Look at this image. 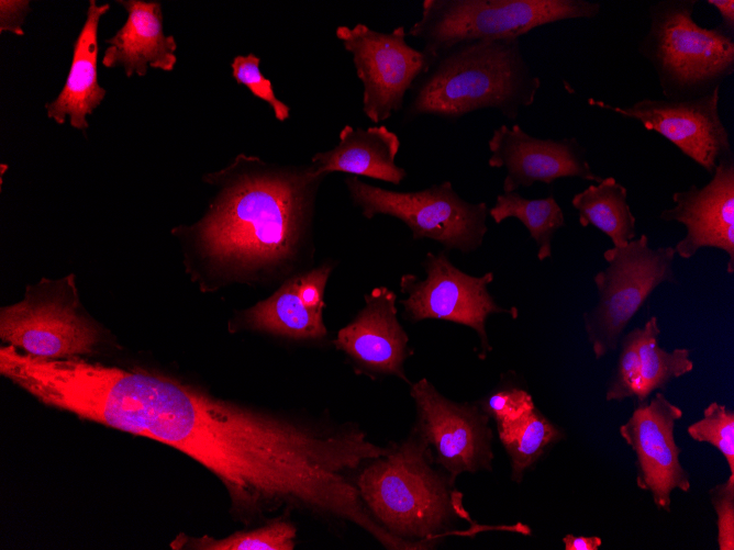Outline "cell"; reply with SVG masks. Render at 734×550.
I'll return each instance as SVG.
<instances>
[{"mask_svg": "<svg viewBox=\"0 0 734 550\" xmlns=\"http://www.w3.org/2000/svg\"><path fill=\"white\" fill-rule=\"evenodd\" d=\"M324 178L311 162L287 166L238 155L209 176L220 191L205 215L180 228L225 277L279 279L313 252L315 199Z\"/></svg>", "mask_w": 734, "mask_h": 550, "instance_id": "6da1fadb", "label": "cell"}, {"mask_svg": "<svg viewBox=\"0 0 734 550\" xmlns=\"http://www.w3.org/2000/svg\"><path fill=\"white\" fill-rule=\"evenodd\" d=\"M541 86L520 38L465 43L441 54L414 82L404 119L433 115L456 121L492 109L514 121L534 103Z\"/></svg>", "mask_w": 734, "mask_h": 550, "instance_id": "7a4b0ae2", "label": "cell"}, {"mask_svg": "<svg viewBox=\"0 0 734 550\" xmlns=\"http://www.w3.org/2000/svg\"><path fill=\"white\" fill-rule=\"evenodd\" d=\"M431 460L429 444L414 430L388 454L371 460L357 479L372 517L404 540L427 542L442 536L455 518L469 519L454 481L432 469Z\"/></svg>", "mask_w": 734, "mask_h": 550, "instance_id": "3957f363", "label": "cell"}, {"mask_svg": "<svg viewBox=\"0 0 734 550\" xmlns=\"http://www.w3.org/2000/svg\"><path fill=\"white\" fill-rule=\"evenodd\" d=\"M697 0H659L648 8V29L637 50L668 100H687L721 88L734 72V35L694 20Z\"/></svg>", "mask_w": 734, "mask_h": 550, "instance_id": "277c9868", "label": "cell"}, {"mask_svg": "<svg viewBox=\"0 0 734 550\" xmlns=\"http://www.w3.org/2000/svg\"><path fill=\"white\" fill-rule=\"evenodd\" d=\"M600 10L589 0H424L408 35L435 60L460 44L515 40L542 25L593 19Z\"/></svg>", "mask_w": 734, "mask_h": 550, "instance_id": "5b68a950", "label": "cell"}, {"mask_svg": "<svg viewBox=\"0 0 734 550\" xmlns=\"http://www.w3.org/2000/svg\"><path fill=\"white\" fill-rule=\"evenodd\" d=\"M672 246L653 248L642 234L603 252L607 267L593 276L598 303L583 313V327L596 359L618 348L623 330L663 283H677Z\"/></svg>", "mask_w": 734, "mask_h": 550, "instance_id": "8992f818", "label": "cell"}, {"mask_svg": "<svg viewBox=\"0 0 734 550\" xmlns=\"http://www.w3.org/2000/svg\"><path fill=\"white\" fill-rule=\"evenodd\" d=\"M344 182L353 205L364 217H396L409 227L413 240L427 238L441 244L446 251L469 254L481 247L488 232L486 202L464 200L451 181L412 192L386 190L353 175Z\"/></svg>", "mask_w": 734, "mask_h": 550, "instance_id": "52a82bcc", "label": "cell"}, {"mask_svg": "<svg viewBox=\"0 0 734 550\" xmlns=\"http://www.w3.org/2000/svg\"><path fill=\"white\" fill-rule=\"evenodd\" d=\"M0 337L27 355L68 359L93 352L100 341L98 325L79 308L70 274L29 287L25 296L0 312Z\"/></svg>", "mask_w": 734, "mask_h": 550, "instance_id": "ba28073f", "label": "cell"}, {"mask_svg": "<svg viewBox=\"0 0 734 550\" xmlns=\"http://www.w3.org/2000/svg\"><path fill=\"white\" fill-rule=\"evenodd\" d=\"M336 37L352 54L356 75L363 83V111L372 123L399 112L405 94L435 61L424 49L407 43L408 32L400 25L390 33L366 24L341 25Z\"/></svg>", "mask_w": 734, "mask_h": 550, "instance_id": "9c48e42d", "label": "cell"}, {"mask_svg": "<svg viewBox=\"0 0 734 550\" xmlns=\"http://www.w3.org/2000/svg\"><path fill=\"white\" fill-rule=\"evenodd\" d=\"M425 278L407 273L400 278L401 292L408 295L401 301L410 321L443 319L472 328L480 339L479 358H486L491 346L486 322L491 314L504 313L518 317V308H504L497 304L489 292L494 274H468L449 260L446 250L427 252L422 262Z\"/></svg>", "mask_w": 734, "mask_h": 550, "instance_id": "30bf717a", "label": "cell"}, {"mask_svg": "<svg viewBox=\"0 0 734 550\" xmlns=\"http://www.w3.org/2000/svg\"><path fill=\"white\" fill-rule=\"evenodd\" d=\"M720 91L687 100L644 98L631 105L588 99V104L640 122L668 139L710 176L732 151L730 134L720 114Z\"/></svg>", "mask_w": 734, "mask_h": 550, "instance_id": "8fae6325", "label": "cell"}, {"mask_svg": "<svg viewBox=\"0 0 734 550\" xmlns=\"http://www.w3.org/2000/svg\"><path fill=\"white\" fill-rule=\"evenodd\" d=\"M410 394L418 412L415 430L434 447L436 462L452 481L463 472L491 470L492 431L485 412L449 401L424 378L411 385Z\"/></svg>", "mask_w": 734, "mask_h": 550, "instance_id": "7c38bea8", "label": "cell"}, {"mask_svg": "<svg viewBox=\"0 0 734 550\" xmlns=\"http://www.w3.org/2000/svg\"><path fill=\"white\" fill-rule=\"evenodd\" d=\"M682 416L679 406L657 392L649 402L643 401L619 429L636 456L637 486L649 492L655 505L668 513L672 491L688 492L691 486L675 440L676 423Z\"/></svg>", "mask_w": 734, "mask_h": 550, "instance_id": "4fadbf2b", "label": "cell"}, {"mask_svg": "<svg viewBox=\"0 0 734 550\" xmlns=\"http://www.w3.org/2000/svg\"><path fill=\"white\" fill-rule=\"evenodd\" d=\"M488 165L504 168L503 192L530 188L535 182L552 184L561 178L600 182L590 166L586 149L576 137L538 138L520 124L494 128L488 141Z\"/></svg>", "mask_w": 734, "mask_h": 550, "instance_id": "5bb4252c", "label": "cell"}, {"mask_svg": "<svg viewBox=\"0 0 734 550\" xmlns=\"http://www.w3.org/2000/svg\"><path fill=\"white\" fill-rule=\"evenodd\" d=\"M674 205L659 218L686 227V235L674 247L676 255L692 258L699 249L711 247L727 257L726 272H734V155L718 164L711 180L702 187L690 186L671 197Z\"/></svg>", "mask_w": 734, "mask_h": 550, "instance_id": "9a60e30c", "label": "cell"}, {"mask_svg": "<svg viewBox=\"0 0 734 550\" xmlns=\"http://www.w3.org/2000/svg\"><path fill=\"white\" fill-rule=\"evenodd\" d=\"M332 270V262H325L289 277L269 298L242 312L234 327L294 340L324 338V292Z\"/></svg>", "mask_w": 734, "mask_h": 550, "instance_id": "2e32d148", "label": "cell"}, {"mask_svg": "<svg viewBox=\"0 0 734 550\" xmlns=\"http://www.w3.org/2000/svg\"><path fill=\"white\" fill-rule=\"evenodd\" d=\"M397 295L386 287L365 295V306L333 340L354 366L370 374H392L408 382L403 363L408 335L397 318Z\"/></svg>", "mask_w": 734, "mask_h": 550, "instance_id": "e0dca14e", "label": "cell"}, {"mask_svg": "<svg viewBox=\"0 0 734 550\" xmlns=\"http://www.w3.org/2000/svg\"><path fill=\"white\" fill-rule=\"evenodd\" d=\"M126 11L127 20L104 52L102 64L108 67L123 66L127 77L133 74L144 76L147 68L165 71L174 69L177 44L174 36L163 30L160 3L157 1H119Z\"/></svg>", "mask_w": 734, "mask_h": 550, "instance_id": "ac0fdd59", "label": "cell"}, {"mask_svg": "<svg viewBox=\"0 0 734 550\" xmlns=\"http://www.w3.org/2000/svg\"><path fill=\"white\" fill-rule=\"evenodd\" d=\"M399 149L398 135L383 125L367 128L345 125L337 145L316 153L311 164L325 177L338 171L399 184L407 177V171L396 165Z\"/></svg>", "mask_w": 734, "mask_h": 550, "instance_id": "d6986e66", "label": "cell"}, {"mask_svg": "<svg viewBox=\"0 0 734 550\" xmlns=\"http://www.w3.org/2000/svg\"><path fill=\"white\" fill-rule=\"evenodd\" d=\"M108 3L98 5L91 0L86 22L75 42L70 70L58 97L46 104L47 115L58 124L69 117L75 128L88 127L87 115L101 103L105 90L98 83V25L100 18L109 10Z\"/></svg>", "mask_w": 734, "mask_h": 550, "instance_id": "ffe728a7", "label": "cell"}, {"mask_svg": "<svg viewBox=\"0 0 734 550\" xmlns=\"http://www.w3.org/2000/svg\"><path fill=\"white\" fill-rule=\"evenodd\" d=\"M571 205L580 225L594 226L611 239L613 247H622L636 237V218L627 203V190L613 177L602 178L576 193Z\"/></svg>", "mask_w": 734, "mask_h": 550, "instance_id": "44dd1931", "label": "cell"}, {"mask_svg": "<svg viewBox=\"0 0 734 550\" xmlns=\"http://www.w3.org/2000/svg\"><path fill=\"white\" fill-rule=\"evenodd\" d=\"M489 216L496 224L509 217L519 220L530 233L537 247V259L544 261L553 255V240L558 229L565 226V216L555 197L527 199L518 191L498 194Z\"/></svg>", "mask_w": 734, "mask_h": 550, "instance_id": "7402d4cb", "label": "cell"}, {"mask_svg": "<svg viewBox=\"0 0 734 550\" xmlns=\"http://www.w3.org/2000/svg\"><path fill=\"white\" fill-rule=\"evenodd\" d=\"M638 328L637 350L641 360V388L637 400L645 401L654 391L665 389L674 379L692 371L690 350L676 348L666 351L659 346L658 319L652 316Z\"/></svg>", "mask_w": 734, "mask_h": 550, "instance_id": "603a6c76", "label": "cell"}, {"mask_svg": "<svg viewBox=\"0 0 734 550\" xmlns=\"http://www.w3.org/2000/svg\"><path fill=\"white\" fill-rule=\"evenodd\" d=\"M499 438L511 459L512 479L520 482L524 472L560 439L559 430L536 407L521 417L497 424Z\"/></svg>", "mask_w": 734, "mask_h": 550, "instance_id": "cb8c5ba5", "label": "cell"}, {"mask_svg": "<svg viewBox=\"0 0 734 550\" xmlns=\"http://www.w3.org/2000/svg\"><path fill=\"white\" fill-rule=\"evenodd\" d=\"M297 528L289 520L273 519L252 530L234 532L225 538H200L180 534L171 543L173 549L198 550H292Z\"/></svg>", "mask_w": 734, "mask_h": 550, "instance_id": "d4e9b609", "label": "cell"}, {"mask_svg": "<svg viewBox=\"0 0 734 550\" xmlns=\"http://www.w3.org/2000/svg\"><path fill=\"white\" fill-rule=\"evenodd\" d=\"M688 435L698 442L715 447L725 458L730 474H734V413L725 405L712 402L703 411V417L692 423Z\"/></svg>", "mask_w": 734, "mask_h": 550, "instance_id": "484cf974", "label": "cell"}, {"mask_svg": "<svg viewBox=\"0 0 734 550\" xmlns=\"http://www.w3.org/2000/svg\"><path fill=\"white\" fill-rule=\"evenodd\" d=\"M638 328L624 335L615 369L609 380L607 401H623L638 395L641 388V360L637 350Z\"/></svg>", "mask_w": 734, "mask_h": 550, "instance_id": "4316f807", "label": "cell"}, {"mask_svg": "<svg viewBox=\"0 0 734 550\" xmlns=\"http://www.w3.org/2000/svg\"><path fill=\"white\" fill-rule=\"evenodd\" d=\"M259 63L260 59L254 54L236 56L231 65L233 78L268 103L278 121H286L290 116V108L276 97L271 81L259 69Z\"/></svg>", "mask_w": 734, "mask_h": 550, "instance_id": "83f0119b", "label": "cell"}, {"mask_svg": "<svg viewBox=\"0 0 734 550\" xmlns=\"http://www.w3.org/2000/svg\"><path fill=\"white\" fill-rule=\"evenodd\" d=\"M534 408L530 393L514 386L494 391L483 405V412L494 418L497 424L514 420Z\"/></svg>", "mask_w": 734, "mask_h": 550, "instance_id": "f1b7e54d", "label": "cell"}, {"mask_svg": "<svg viewBox=\"0 0 734 550\" xmlns=\"http://www.w3.org/2000/svg\"><path fill=\"white\" fill-rule=\"evenodd\" d=\"M716 514L718 546L720 550H734V474L709 492Z\"/></svg>", "mask_w": 734, "mask_h": 550, "instance_id": "f546056e", "label": "cell"}, {"mask_svg": "<svg viewBox=\"0 0 734 550\" xmlns=\"http://www.w3.org/2000/svg\"><path fill=\"white\" fill-rule=\"evenodd\" d=\"M707 3L720 14L721 23L719 25L734 35V0H708Z\"/></svg>", "mask_w": 734, "mask_h": 550, "instance_id": "4dcf8cb0", "label": "cell"}, {"mask_svg": "<svg viewBox=\"0 0 734 550\" xmlns=\"http://www.w3.org/2000/svg\"><path fill=\"white\" fill-rule=\"evenodd\" d=\"M566 550H598L602 545L600 537L567 535L563 538Z\"/></svg>", "mask_w": 734, "mask_h": 550, "instance_id": "1f68e13d", "label": "cell"}]
</instances>
